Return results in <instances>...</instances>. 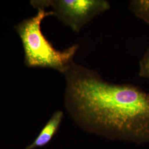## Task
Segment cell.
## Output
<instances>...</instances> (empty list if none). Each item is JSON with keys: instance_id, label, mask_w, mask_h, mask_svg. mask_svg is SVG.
<instances>
[{"instance_id": "8992f818", "label": "cell", "mask_w": 149, "mask_h": 149, "mask_svg": "<svg viewBox=\"0 0 149 149\" xmlns=\"http://www.w3.org/2000/svg\"><path fill=\"white\" fill-rule=\"evenodd\" d=\"M139 74L141 77L149 79V47L140 61Z\"/></svg>"}, {"instance_id": "277c9868", "label": "cell", "mask_w": 149, "mask_h": 149, "mask_svg": "<svg viewBox=\"0 0 149 149\" xmlns=\"http://www.w3.org/2000/svg\"><path fill=\"white\" fill-rule=\"evenodd\" d=\"M63 117L64 113L62 111L55 112L34 142L25 149H33L47 145L58 132Z\"/></svg>"}, {"instance_id": "7a4b0ae2", "label": "cell", "mask_w": 149, "mask_h": 149, "mask_svg": "<svg viewBox=\"0 0 149 149\" xmlns=\"http://www.w3.org/2000/svg\"><path fill=\"white\" fill-rule=\"evenodd\" d=\"M51 11L38 9L37 14L22 22L16 29L24 48L25 63L29 67H42L56 70L64 74L74 61L79 45L74 44L63 51L54 48L41 31V23Z\"/></svg>"}, {"instance_id": "6da1fadb", "label": "cell", "mask_w": 149, "mask_h": 149, "mask_svg": "<svg viewBox=\"0 0 149 149\" xmlns=\"http://www.w3.org/2000/svg\"><path fill=\"white\" fill-rule=\"evenodd\" d=\"M64 74L65 107L82 130L112 141L149 143V93L108 82L74 62Z\"/></svg>"}, {"instance_id": "3957f363", "label": "cell", "mask_w": 149, "mask_h": 149, "mask_svg": "<svg viewBox=\"0 0 149 149\" xmlns=\"http://www.w3.org/2000/svg\"><path fill=\"white\" fill-rule=\"evenodd\" d=\"M31 4L37 9L50 7L53 16L76 33L111 8L106 0L32 1Z\"/></svg>"}, {"instance_id": "5b68a950", "label": "cell", "mask_w": 149, "mask_h": 149, "mask_svg": "<svg viewBox=\"0 0 149 149\" xmlns=\"http://www.w3.org/2000/svg\"><path fill=\"white\" fill-rule=\"evenodd\" d=\"M129 9L139 18L149 24V0L131 1Z\"/></svg>"}]
</instances>
